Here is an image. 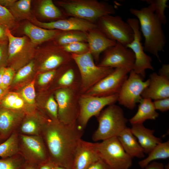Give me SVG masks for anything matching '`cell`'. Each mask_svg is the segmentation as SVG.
Returning <instances> with one entry per match:
<instances>
[{
  "label": "cell",
  "mask_w": 169,
  "mask_h": 169,
  "mask_svg": "<svg viewBox=\"0 0 169 169\" xmlns=\"http://www.w3.org/2000/svg\"><path fill=\"white\" fill-rule=\"evenodd\" d=\"M84 129L76 123L66 125L49 120L42 131L49 159L56 166L71 168L76 149Z\"/></svg>",
  "instance_id": "cell-1"
},
{
  "label": "cell",
  "mask_w": 169,
  "mask_h": 169,
  "mask_svg": "<svg viewBox=\"0 0 169 169\" xmlns=\"http://www.w3.org/2000/svg\"><path fill=\"white\" fill-rule=\"evenodd\" d=\"M130 12L138 20L141 31L144 38V49L156 56L160 61L159 53L164 49L166 39L162 24L150 5L140 9L131 8Z\"/></svg>",
  "instance_id": "cell-2"
},
{
  "label": "cell",
  "mask_w": 169,
  "mask_h": 169,
  "mask_svg": "<svg viewBox=\"0 0 169 169\" xmlns=\"http://www.w3.org/2000/svg\"><path fill=\"white\" fill-rule=\"evenodd\" d=\"M66 16L96 23L101 17L114 14L115 8L103 1L97 0H64L58 1Z\"/></svg>",
  "instance_id": "cell-3"
},
{
  "label": "cell",
  "mask_w": 169,
  "mask_h": 169,
  "mask_svg": "<svg viewBox=\"0 0 169 169\" xmlns=\"http://www.w3.org/2000/svg\"><path fill=\"white\" fill-rule=\"evenodd\" d=\"M97 117L98 126L92 136L95 142L118 137L127 127L123 109L115 104L103 110Z\"/></svg>",
  "instance_id": "cell-4"
},
{
  "label": "cell",
  "mask_w": 169,
  "mask_h": 169,
  "mask_svg": "<svg viewBox=\"0 0 169 169\" xmlns=\"http://www.w3.org/2000/svg\"><path fill=\"white\" fill-rule=\"evenodd\" d=\"M78 67L80 79L79 92L84 94L114 69L96 65L89 51L81 54H71Z\"/></svg>",
  "instance_id": "cell-5"
},
{
  "label": "cell",
  "mask_w": 169,
  "mask_h": 169,
  "mask_svg": "<svg viewBox=\"0 0 169 169\" xmlns=\"http://www.w3.org/2000/svg\"><path fill=\"white\" fill-rule=\"evenodd\" d=\"M54 94L58 107L59 120L66 125L76 123L79 112V87L57 89Z\"/></svg>",
  "instance_id": "cell-6"
},
{
  "label": "cell",
  "mask_w": 169,
  "mask_h": 169,
  "mask_svg": "<svg viewBox=\"0 0 169 169\" xmlns=\"http://www.w3.org/2000/svg\"><path fill=\"white\" fill-rule=\"evenodd\" d=\"M97 148L101 159L111 169H129L132 158L125 152L118 137L97 142Z\"/></svg>",
  "instance_id": "cell-7"
},
{
  "label": "cell",
  "mask_w": 169,
  "mask_h": 169,
  "mask_svg": "<svg viewBox=\"0 0 169 169\" xmlns=\"http://www.w3.org/2000/svg\"><path fill=\"white\" fill-rule=\"evenodd\" d=\"M96 24L97 28L108 38L125 46L133 40L132 29L120 16H104L100 18Z\"/></svg>",
  "instance_id": "cell-8"
},
{
  "label": "cell",
  "mask_w": 169,
  "mask_h": 169,
  "mask_svg": "<svg viewBox=\"0 0 169 169\" xmlns=\"http://www.w3.org/2000/svg\"><path fill=\"white\" fill-rule=\"evenodd\" d=\"M118 94L99 97L80 94L79 100V112L77 123L84 129L89 120L93 116L97 117L106 106L117 101Z\"/></svg>",
  "instance_id": "cell-9"
},
{
  "label": "cell",
  "mask_w": 169,
  "mask_h": 169,
  "mask_svg": "<svg viewBox=\"0 0 169 169\" xmlns=\"http://www.w3.org/2000/svg\"><path fill=\"white\" fill-rule=\"evenodd\" d=\"M129 74L118 94L117 101L125 107L133 110L142 98L141 95L149 85V79L144 81L133 70Z\"/></svg>",
  "instance_id": "cell-10"
},
{
  "label": "cell",
  "mask_w": 169,
  "mask_h": 169,
  "mask_svg": "<svg viewBox=\"0 0 169 169\" xmlns=\"http://www.w3.org/2000/svg\"><path fill=\"white\" fill-rule=\"evenodd\" d=\"M126 22L134 33L133 40L126 46L132 51L135 55V61L132 70L144 78L146 76V69L154 70L151 64V58L144 52L141 43V33L138 20L136 18H129Z\"/></svg>",
  "instance_id": "cell-11"
},
{
  "label": "cell",
  "mask_w": 169,
  "mask_h": 169,
  "mask_svg": "<svg viewBox=\"0 0 169 169\" xmlns=\"http://www.w3.org/2000/svg\"><path fill=\"white\" fill-rule=\"evenodd\" d=\"M131 70L126 68L114 69L110 74L84 94L99 97L118 94Z\"/></svg>",
  "instance_id": "cell-12"
},
{
  "label": "cell",
  "mask_w": 169,
  "mask_h": 169,
  "mask_svg": "<svg viewBox=\"0 0 169 169\" xmlns=\"http://www.w3.org/2000/svg\"><path fill=\"white\" fill-rule=\"evenodd\" d=\"M135 56L132 51L120 43L115 44L104 52L103 57L97 65L114 69L123 68L132 70Z\"/></svg>",
  "instance_id": "cell-13"
},
{
  "label": "cell",
  "mask_w": 169,
  "mask_h": 169,
  "mask_svg": "<svg viewBox=\"0 0 169 169\" xmlns=\"http://www.w3.org/2000/svg\"><path fill=\"white\" fill-rule=\"evenodd\" d=\"M8 44V60L13 62L11 68L24 63L34 51V45L27 36L16 37L8 28L6 30Z\"/></svg>",
  "instance_id": "cell-14"
},
{
  "label": "cell",
  "mask_w": 169,
  "mask_h": 169,
  "mask_svg": "<svg viewBox=\"0 0 169 169\" xmlns=\"http://www.w3.org/2000/svg\"><path fill=\"white\" fill-rule=\"evenodd\" d=\"M20 140L22 150L28 162L38 165L49 159L44 140L40 135L22 134Z\"/></svg>",
  "instance_id": "cell-15"
},
{
  "label": "cell",
  "mask_w": 169,
  "mask_h": 169,
  "mask_svg": "<svg viewBox=\"0 0 169 169\" xmlns=\"http://www.w3.org/2000/svg\"><path fill=\"white\" fill-rule=\"evenodd\" d=\"M31 21L40 27L62 31L76 30L88 32L97 28L95 23L74 17L49 22H41L34 18L31 19Z\"/></svg>",
  "instance_id": "cell-16"
},
{
  "label": "cell",
  "mask_w": 169,
  "mask_h": 169,
  "mask_svg": "<svg viewBox=\"0 0 169 169\" xmlns=\"http://www.w3.org/2000/svg\"><path fill=\"white\" fill-rule=\"evenodd\" d=\"M100 157L97 148V142L79 141L74 154L72 169H87Z\"/></svg>",
  "instance_id": "cell-17"
},
{
  "label": "cell",
  "mask_w": 169,
  "mask_h": 169,
  "mask_svg": "<svg viewBox=\"0 0 169 169\" xmlns=\"http://www.w3.org/2000/svg\"><path fill=\"white\" fill-rule=\"evenodd\" d=\"M148 86L142 92V98L154 100L169 98V78L153 73L150 75Z\"/></svg>",
  "instance_id": "cell-18"
},
{
  "label": "cell",
  "mask_w": 169,
  "mask_h": 169,
  "mask_svg": "<svg viewBox=\"0 0 169 169\" xmlns=\"http://www.w3.org/2000/svg\"><path fill=\"white\" fill-rule=\"evenodd\" d=\"M87 42L94 61L99 63L101 53L114 45L116 42L108 38L97 27L87 32Z\"/></svg>",
  "instance_id": "cell-19"
},
{
  "label": "cell",
  "mask_w": 169,
  "mask_h": 169,
  "mask_svg": "<svg viewBox=\"0 0 169 169\" xmlns=\"http://www.w3.org/2000/svg\"><path fill=\"white\" fill-rule=\"evenodd\" d=\"M131 125V131L138 140L144 153H149L157 144L162 142L161 138L154 136V130L146 128L143 124Z\"/></svg>",
  "instance_id": "cell-20"
},
{
  "label": "cell",
  "mask_w": 169,
  "mask_h": 169,
  "mask_svg": "<svg viewBox=\"0 0 169 169\" xmlns=\"http://www.w3.org/2000/svg\"><path fill=\"white\" fill-rule=\"evenodd\" d=\"M125 152L132 158H142L145 157L144 151L130 128L126 127L118 136Z\"/></svg>",
  "instance_id": "cell-21"
},
{
  "label": "cell",
  "mask_w": 169,
  "mask_h": 169,
  "mask_svg": "<svg viewBox=\"0 0 169 169\" xmlns=\"http://www.w3.org/2000/svg\"><path fill=\"white\" fill-rule=\"evenodd\" d=\"M23 31L35 45L55 38L62 31L44 28L28 22L24 26Z\"/></svg>",
  "instance_id": "cell-22"
},
{
  "label": "cell",
  "mask_w": 169,
  "mask_h": 169,
  "mask_svg": "<svg viewBox=\"0 0 169 169\" xmlns=\"http://www.w3.org/2000/svg\"><path fill=\"white\" fill-rule=\"evenodd\" d=\"M139 103L136 113L129 120L131 125L143 124L146 120H155L158 117L159 114L156 111L151 99L142 98Z\"/></svg>",
  "instance_id": "cell-23"
},
{
  "label": "cell",
  "mask_w": 169,
  "mask_h": 169,
  "mask_svg": "<svg viewBox=\"0 0 169 169\" xmlns=\"http://www.w3.org/2000/svg\"><path fill=\"white\" fill-rule=\"evenodd\" d=\"M18 114L10 109L0 108V134L6 136L10 133L16 126L18 120Z\"/></svg>",
  "instance_id": "cell-24"
},
{
  "label": "cell",
  "mask_w": 169,
  "mask_h": 169,
  "mask_svg": "<svg viewBox=\"0 0 169 169\" xmlns=\"http://www.w3.org/2000/svg\"><path fill=\"white\" fill-rule=\"evenodd\" d=\"M57 84L60 86L59 89L75 86L80 87L79 74L72 66V62L64 66L63 71L58 80Z\"/></svg>",
  "instance_id": "cell-25"
},
{
  "label": "cell",
  "mask_w": 169,
  "mask_h": 169,
  "mask_svg": "<svg viewBox=\"0 0 169 169\" xmlns=\"http://www.w3.org/2000/svg\"><path fill=\"white\" fill-rule=\"evenodd\" d=\"M169 157V141L159 143L149 153L148 156L138 162L139 166L144 168L155 160L166 159Z\"/></svg>",
  "instance_id": "cell-26"
},
{
  "label": "cell",
  "mask_w": 169,
  "mask_h": 169,
  "mask_svg": "<svg viewBox=\"0 0 169 169\" xmlns=\"http://www.w3.org/2000/svg\"><path fill=\"white\" fill-rule=\"evenodd\" d=\"M56 38L59 46L77 42L87 43V32L76 30L62 31Z\"/></svg>",
  "instance_id": "cell-27"
},
{
  "label": "cell",
  "mask_w": 169,
  "mask_h": 169,
  "mask_svg": "<svg viewBox=\"0 0 169 169\" xmlns=\"http://www.w3.org/2000/svg\"><path fill=\"white\" fill-rule=\"evenodd\" d=\"M19 151V143L17 135L12 134L3 143L0 144V157L4 158L11 157Z\"/></svg>",
  "instance_id": "cell-28"
},
{
  "label": "cell",
  "mask_w": 169,
  "mask_h": 169,
  "mask_svg": "<svg viewBox=\"0 0 169 169\" xmlns=\"http://www.w3.org/2000/svg\"><path fill=\"white\" fill-rule=\"evenodd\" d=\"M39 11L41 15L45 18L54 19L63 17L61 11L52 0L42 1L39 6Z\"/></svg>",
  "instance_id": "cell-29"
},
{
  "label": "cell",
  "mask_w": 169,
  "mask_h": 169,
  "mask_svg": "<svg viewBox=\"0 0 169 169\" xmlns=\"http://www.w3.org/2000/svg\"><path fill=\"white\" fill-rule=\"evenodd\" d=\"M31 2L30 0L16 1L9 8V11L15 18H27L30 14Z\"/></svg>",
  "instance_id": "cell-30"
},
{
  "label": "cell",
  "mask_w": 169,
  "mask_h": 169,
  "mask_svg": "<svg viewBox=\"0 0 169 169\" xmlns=\"http://www.w3.org/2000/svg\"><path fill=\"white\" fill-rule=\"evenodd\" d=\"M147 4L151 6L154 13L162 24H165L167 22L165 11L169 8L167 4V0H145Z\"/></svg>",
  "instance_id": "cell-31"
},
{
  "label": "cell",
  "mask_w": 169,
  "mask_h": 169,
  "mask_svg": "<svg viewBox=\"0 0 169 169\" xmlns=\"http://www.w3.org/2000/svg\"><path fill=\"white\" fill-rule=\"evenodd\" d=\"M24 105L23 100L16 93H9L2 99L1 105L3 107L9 109H19Z\"/></svg>",
  "instance_id": "cell-32"
},
{
  "label": "cell",
  "mask_w": 169,
  "mask_h": 169,
  "mask_svg": "<svg viewBox=\"0 0 169 169\" xmlns=\"http://www.w3.org/2000/svg\"><path fill=\"white\" fill-rule=\"evenodd\" d=\"M43 125L35 119L29 118L22 124L20 131L23 135L39 136L42 132Z\"/></svg>",
  "instance_id": "cell-33"
},
{
  "label": "cell",
  "mask_w": 169,
  "mask_h": 169,
  "mask_svg": "<svg viewBox=\"0 0 169 169\" xmlns=\"http://www.w3.org/2000/svg\"><path fill=\"white\" fill-rule=\"evenodd\" d=\"M15 18L9 10L0 5V24L9 30L16 26Z\"/></svg>",
  "instance_id": "cell-34"
},
{
  "label": "cell",
  "mask_w": 169,
  "mask_h": 169,
  "mask_svg": "<svg viewBox=\"0 0 169 169\" xmlns=\"http://www.w3.org/2000/svg\"><path fill=\"white\" fill-rule=\"evenodd\" d=\"M60 46L64 51L70 54H79L89 51L87 42H77Z\"/></svg>",
  "instance_id": "cell-35"
},
{
  "label": "cell",
  "mask_w": 169,
  "mask_h": 169,
  "mask_svg": "<svg viewBox=\"0 0 169 169\" xmlns=\"http://www.w3.org/2000/svg\"><path fill=\"white\" fill-rule=\"evenodd\" d=\"M46 111L51 118V120H59L58 107L57 102L53 95L49 96L45 104Z\"/></svg>",
  "instance_id": "cell-36"
},
{
  "label": "cell",
  "mask_w": 169,
  "mask_h": 169,
  "mask_svg": "<svg viewBox=\"0 0 169 169\" xmlns=\"http://www.w3.org/2000/svg\"><path fill=\"white\" fill-rule=\"evenodd\" d=\"M34 80L25 87L22 90V95L27 103L32 105L35 102V92Z\"/></svg>",
  "instance_id": "cell-37"
},
{
  "label": "cell",
  "mask_w": 169,
  "mask_h": 169,
  "mask_svg": "<svg viewBox=\"0 0 169 169\" xmlns=\"http://www.w3.org/2000/svg\"><path fill=\"white\" fill-rule=\"evenodd\" d=\"M25 164L23 165L21 161L15 158H4L0 159V169H21Z\"/></svg>",
  "instance_id": "cell-38"
},
{
  "label": "cell",
  "mask_w": 169,
  "mask_h": 169,
  "mask_svg": "<svg viewBox=\"0 0 169 169\" xmlns=\"http://www.w3.org/2000/svg\"><path fill=\"white\" fill-rule=\"evenodd\" d=\"M34 65L33 62L31 61L21 68L15 76L13 82H18L28 76L32 72Z\"/></svg>",
  "instance_id": "cell-39"
},
{
  "label": "cell",
  "mask_w": 169,
  "mask_h": 169,
  "mask_svg": "<svg viewBox=\"0 0 169 169\" xmlns=\"http://www.w3.org/2000/svg\"><path fill=\"white\" fill-rule=\"evenodd\" d=\"M57 73L55 69L47 71L39 75L38 83L41 85H45L49 84L54 78Z\"/></svg>",
  "instance_id": "cell-40"
},
{
  "label": "cell",
  "mask_w": 169,
  "mask_h": 169,
  "mask_svg": "<svg viewBox=\"0 0 169 169\" xmlns=\"http://www.w3.org/2000/svg\"><path fill=\"white\" fill-rule=\"evenodd\" d=\"M14 74L13 69L11 67L5 68L2 77V84L4 88H8L13 79Z\"/></svg>",
  "instance_id": "cell-41"
},
{
  "label": "cell",
  "mask_w": 169,
  "mask_h": 169,
  "mask_svg": "<svg viewBox=\"0 0 169 169\" xmlns=\"http://www.w3.org/2000/svg\"><path fill=\"white\" fill-rule=\"evenodd\" d=\"M7 40L0 42V68L5 67L8 59Z\"/></svg>",
  "instance_id": "cell-42"
},
{
  "label": "cell",
  "mask_w": 169,
  "mask_h": 169,
  "mask_svg": "<svg viewBox=\"0 0 169 169\" xmlns=\"http://www.w3.org/2000/svg\"><path fill=\"white\" fill-rule=\"evenodd\" d=\"M153 103L156 110L164 112L169 110V98L154 100Z\"/></svg>",
  "instance_id": "cell-43"
},
{
  "label": "cell",
  "mask_w": 169,
  "mask_h": 169,
  "mask_svg": "<svg viewBox=\"0 0 169 169\" xmlns=\"http://www.w3.org/2000/svg\"><path fill=\"white\" fill-rule=\"evenodd\" d=\"M87 169H111L101 159H100L90 166Z\"/></svg>",
  "instance_id": "cell-44"
},
{
  "label": "cell",
  "mask_w": 169,
  "mask_h": 169,
  "mask_svg": "<svg viewBox=\"0 0 169 169\" xmlns=\"http://www.w3.org/2000/svg\"><path fill=\"white\" fill-rule=\"evenodd\" d=\"M56 166L49 159L38 165V169H54Z\"/></svg>",
  "instance_id": "cell-45"
},
{
  "label": "cell",
  "mask_w": 169,
  "mask_h": 169,
  "mask_svg": "<svg viewBox=\"0 0 169 169\" xmlns=\"http://www.w3.org/2000/svg\"><path fill=\"white\" fill-rule=\"evenodd\" d=\"M164 166L162 163L152 161L149 163L144 168L145 169H164Z\"/></svg>",
  "instance_id": "cell-46"
},
{
  "label": "cell",
  "mask_w": 169,
  "mask_h": 169,
  "mask_svg": "<svg viewBox=\"0 0 169 169\" xmlns=\"http://www.w3.org/2000/svg\"><path fill=\"white\" fill-rule=\"evenodd\" d=\"M159 74L169 78V65L163 64L159 69Z\"/></svg>",
  "instance_id": "cell-47"
},
{
  "label": "cell",
  "mask_w": 169,
  "mask_h": 169,
  "mask_svg": "<svg viewBox=\"0 0 169 169\" xmlns=\"http://www.w3.org/2000/svg\"><path fill=\"white\" fill-rule=\"evenodd\" d=\"M7 28L0 24V42L8 40L6 35V30Z\"/></svg>",
  "instance_id": "cell-48"
},
{
  "label": "cell",
  "mask_w": 169,
  "mask_h": 169,
  "mask_svg": "<svg viewBox=\"0 0 169 169\" xmlns=\"http://www.w3.org/2000/svg\"><path fill=\"white\" fill-rule=\"evenodd\" d=\"M16 1V0H0V5L5 8H10Z\"/></svg>",
  "instance_id": "cell-49"
},
{
  "label": "cell",
  "mask_w": 169,
  "mask_h": 169,
  "mask_svg": "<svg viewBox=\"0 0 169 169\" xmlns=\"http://www.w3.org/2000/svg\"><path fill=\"white\" fill-rule=\"evenodd\" d=\"M23 169H38V165L27 162L25 164Z\"/></svg>",
  "instance_id": "cell-50"
},
{
  "label": "cell",
  "mask_w": 169,
  "mask_h": 169,
  "mask_svg": "<svg viewBox=\"0 0 169 169\" xmlns=\"http://www.w3.org/2000/svg\"><path fill=\"white\" fill-rule=\"evenodd\" d=\"M5 68V67H2L0 68V87L3 88H4L3 87L2 84V77Z\"/></svg>",
  "instance_id": "cell-51"
},
{
  "label": "cell",
  "mask_w": 169,
  "mask_h": 169,
  "mask_svg": "<svg viewBox=\"0 0 169 169\" xmlns=\"http://www.w3.org/2000/svg\"><path fill=\"white\" fill-rule=\"evenodd\" d=\"M8 89H5L0 87V99L5 96Z\"/></svg>",
  "instance_id": "cell-52"
},
{
  "label": "cell",
  "mask_w": 169,
  "mask_h": 169,
  "mask_svg": "<svg viewBox=\"0 0 169 169\" xmlns=\"http://www.w3.org/2000/svg\"><path fill=\"white\" fill-rule=\"evenodd\" d=\"M54 169H72L71 168H66L60 166H56Z\"/></svg>",
  "instance_id": "cell-53"
},
{
  "label": "cell",
  "mask_w": 169,
  "mask_h": 169,
  "mask_svg": "<svg viewBox=\"0 0 169 169\" xmlns=\"http://www.w3.org/2000/svg\"><path fill=\"white\" fill-rule=\"evenodd\" d=\"M164 169H169V163L164 166Z\"/></svg>",
  "instance_id": "cell-54"
}]
</instances>
